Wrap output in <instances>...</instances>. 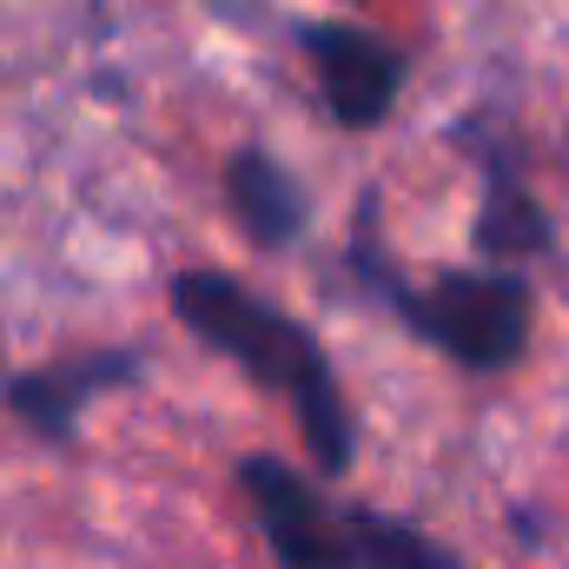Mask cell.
<instances>
[{"label":"cell","mask_w":569,"mask_h":569,"mask_svg":"<svg viewBox=\"0 0 569 569\" xmlns=\"http://www.w3.org/2000/svg\"><path fill=\"white\" fill-rule=\"evenodd\" d=\"M166 305H172V318L206 351H219L259 391H272V398L291 405L298 437L311 450V470L325 483L351 477V463H358V418H351L338 365L325 358V345H318L311 325H298L291 311H279L266 291H252L232 272H172Z\"/></svg>","instance_id":"6da1fadb"},{"label":"cell","mask_w":569,"mask_h":569,"mask_svg":"<svg viewBox=\"0 0 569 569\" xmlns=\"http://www.w3.org/2000/svg\"><path fill=\"white\" fill-rule=\"evenodd\" d=\"M345 272L365 284L418 345L443 351L457 371L497 378L510 365H523L530 331H537V284L523 272H490V266H457L437 272L430 284H405L391 272V252L378 246V199L365 192L358 232L345 246Z\"/></svg>","instance_id":"7a4b0ae2"},{"label":"cell","mask_w":569,"mask_h":569,"mask_svg":"<svg viewBox=\"0 0 569 569\" xmlns=\"http://www.w3.org/2000/svg\"><path fill=\"white\" fill-rule=\"evenodd\" d=\"M252 523L279 569H358V537H351V503L325 497L305 470H291L272 450H252L232 463Z\"/></svg>","instance_id":"3957f363"},{"label":"cell","mask_w":569,"mask_h":569,"mask_svg":"<svg viewBox=\"0 0 569 569\" xmlns=\"http://www.w3.org/2000/svg\"><path fill=\"white\" fill-rule=\"evenodd\" d=\"M298 53L318 80V100L325 113L345 127V133H378L391 113H398V93H405V73H411V53L358 20H298Z\"/></svg>","instance_id":"277c9868"},{"label":"cell","mask_w":569,"mask_h":569,"mask_svg":"<svg viewBox=\"0 0 569 569\" xmlns=\"http://www.w3.org/2000/svg\"><path fill=\"white\" fill-rule=\"evenodd\" d=\"M146 378V351H127V345H100V351H73V358H47L33 371H13L0 385L13 425H27L40 443H73L87 411L127 385Z\"/></svg>","instance_id":"5b68a950"},{"label":"cell","mask_w":569,"mask_h":569,"mask_svg":"<svg viewBox=\"0 0 569 569\" xmlns=\"http://www.w3.org/2000/svg\"><path fill=\"white\" fill-rule=\"evenodd\" d=\"M470 159H477V172H483L477 219H470V259L490 266V272H523L530 259H550V252H557V219H550V206L530 192L517 152L503 140H483Z\"/></svg>","instance_id":"8992f818"},{"label":"cell","mask_w":569,"mask_h":569,"mask_svg":"<svg viewBox=\"0 0 569 569\" xmlns=\"http://www.w3.org/2000/svg\"><path fill=\"white\" fill-rule=\"evenodd\" d=\"M226 212L259 252H291L311 232V199H305L298 172L266 146L226 152Z\"/></svg>","instance_id":"52a82bcc"},{"label":"cell","mask_w":569,"mask_h":569,"mask_svg":"<svg viewBox=\"0 0 569 569\" xmlns=\"http://www.w3.org/2000/svg\"><path fill=\"white\" fill-rule=\"evenodd\" d=\"M351 537H358V569H470L411 517H391L371 503H351Z\"/></svg>","instance_id":"ba28073f"}]
</instances>
